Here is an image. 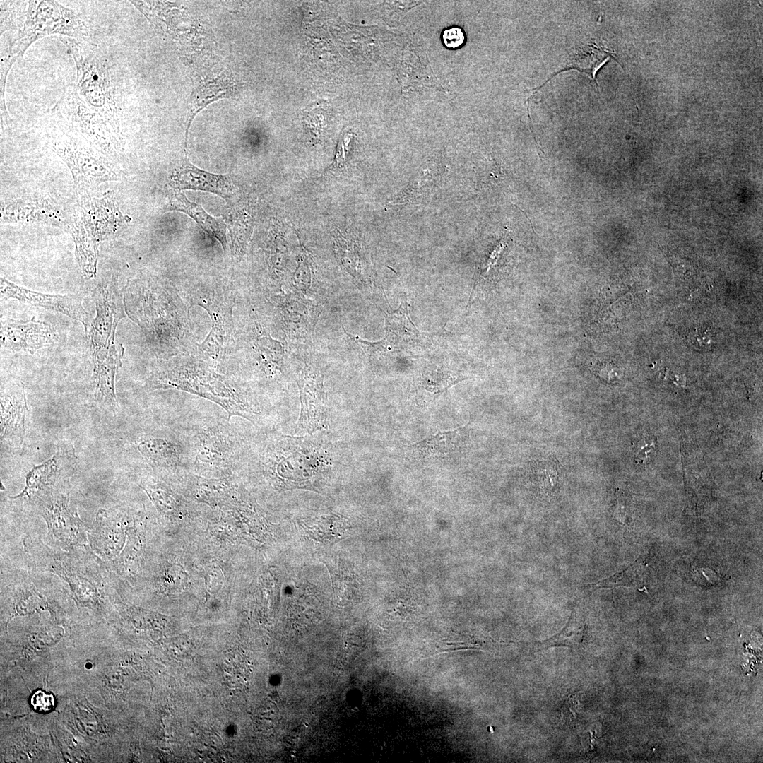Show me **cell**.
I'll return each instance as SVG.
<instances>
[{
  "label": "cell",
  "mask_w": 763,
  "mask_h": 763,
  "mask_svg": "<svg viewBox=\"0 0 763 763\" xmlns=\"http://www.w3.org/2000/svg\"><path fill=\"white\" fill-rule=\"evenodd\" d=\"M165 208V211H177L187 214L205 231L215 237L225 249L227 241L225 226L207 213L200 205L189 201L183 193H172Z\"/></svg>",
  "instance_id": "obj_19"
},
{
  "label": "cell",
  "mask_w": 763,
  "mask_h": 763,
  "mask_svg": "<svg viewBox=\"0 0 763 763\" xmlns=\"http://www.w3.org/2000/svg\"><path fill=\"white\" fill-rule=\"evenodd\" d=\"M1 439L21 444L26 431L28 413L23 384L1 396Z\"/></svg>",
  "instance_id": "obj_15"
},
{
  "label": "cell",
  "mask_w": 763,
  "mask_h": 763,
  "mask_svg": "<svg viewBox=\"0 0 763 763\" xmlns=\"http://www.w3.org/2000/svg\"><path fill=\"white\" fill-rule=\"evenodd\" d=\"M76 67V87L83 100L114 128L118 107L114 100L109 66L99 54L76 39L60 36Z\"/></svg>",
  "instance_id": "obj_4"
},
{
  "label": "cell",
  "mask_w": 763,
  "mask_h": 763,
  "mask_svg": "<svg viewBox=\"0 0 763 763\" xmlns=\"http://www.w3.org/2000/svg\"><path fill=\"white\" fill-rule=\"evenodd\" d=\"M230 91V88H229V84H223L221 82L218 81H215L213 83H208L206 85L200 87V89L198 91L196 95L195 96L194 101L192 102L191 107V111L189 115L188 124L186 131L187 136L188 134V130L189 129L190 124L195 114L206 104L219 97L225 96V95Z\"/></svg>",
  "instance_id": "obj_25"
},
{
  "label": "cell",
  "mask_w": 763,
  "mask_h": 763,
  "mask_svg": "<svg viewBox=\"0 0 763 763\" xmlns=\"http://www.w3.org/2000/svg\"><path fill=\"white\" fill-rule=\"evenodd\" d=\"M59 212L45 202L20 201L8 205L2 211V218L8 222L49 223L57 219Z\"/></svg>",
  "instance_id": "obj_21"
},
{
  "label": "cell",
  "mask_w": 763,
  "mask_h": 763,
  "mask_svg": "<svg viewBox=\"0 0 763 763\" xmlns=\"http://www.w3.org/2000/svg\"><path fill=\"white\" fill-rule=\"evenodd\" d=\"M54 150L69 167L78 188L90 187L111 179V169L105 160L77 142L59 143Z\"/></svg>",
  "instance_id": "obj_11"
},
{
  "label": "cell",
  "mask_w": 763,
  "mask_h": 763,
  "mask_svg": "<svg viewBox=\"0 0 763 763\" xmlns=\"http://www.w3.org/2000/svg\"><path fill=\"white\" fill-rule=\"evenodd\" d=\"M128 522L129 516L120 510L100 509L93 528L88 532L92 549L110 566L115 565L119 557Z\"/></svg>",
  "instance_id": "obj_10"
},
{
  "label": "cell",
  "mask_w": 763,
  "mask_h": 763,
  "mask_svg": "<svg viewBox=\"0 0 763 763\" xmlns=\"http://www.w3.org/2000/svg\"><path fill=\"white\" fill-rule=\"evenodd\" d=\"M59 34L73 39H86L90 29L81 15L56 1H29L23 28L1 57L0 80L6 82L13 64L37 40Z\"/></svg>",
  "instance_id": "obj_3"
},
{
  "label": "cell",
  "mask_w": 763,
  "mask_h": 763,
  "mask_svg": "<svg viewBox=\"0 0 763 763\" xmlns=\"http://www.w3.org/2000/svg\"><path fill=\"white\" fill-rule=\"evenodd\" d=\"M72 454L70 450L58 446L57 453L52 458L34 466L27 473L24 489L12 498L35 500L42 494L54 488V483L65 467V461L71 459Z\"/></svg>",
  "instance_id": "obj_17"
},
{
  "label": "cell",
  "mask_w": 763,
  "mask_h": 763,
  "mask_svg": "<svg viewBox=\"0 0 763 763\" xmlns=\"http://www.w3.org/2000/svg\"><path fill=\"white\" fill-rule=\"evenodd\" d=\"M223 292H190L194 303L208 311L212 320V329L201 345L202 351L211 357L218 355L227 347L231 336V302L230 295Z\"/></svg>",
  "instance_id": "obj_8"
},
{
  "label": "cell",
  "mask_w": 763,
  "mask_h": 763,
  "mask_svg": "<svg viewBox=\"0 0 763 763\" xmlns=\"http://www.w3.org/2000/svg\"><path fill=\"white\" fill-rule=\"evenodd\" d=\"M138 450L154 471L175 476L189 470L187 440L178 435L151 436L142 439Z\"/></svg>",
  "instance_id": "obj_9"
},
{
  "label": "cell",
  "mask_w": 763,
  "mask_h": 763,
  "mask_svg": "<svg viewBox=\"0 0 763 763\" xmlns=\"http://www.w3.org/2000/svg\"><path fill=\"white\" fill-rule=\"evenodd\" d=\"M189 471L206 478L234 476L242 464V444L230 420L211 419L186 438Z\"/></svg>",
  "instance_id": "obj_2"
},
{
  "label": "cell",
  "mask_w": 763,
  "mask_h": 763,
  "mask_svg": "<svg viewBox=\"0 0 763 763\" xmlns=\"http://www.w3.org/2000/svg\"><path fill=\"white\" fill-rule=\"evenodd\" d=\"M1 293L6 297L62 313L87 326L93 318L82 304L79 295H49L30 290L1 278Z\"/></svg>",
  "instance_id": "obj_12"
},
{
  "label": "cell",
  "mask_w": 763,
  "mask_h": 763,
  "mask_svg": "<svg viewBox=\"0 0 763 763\" xmlns=\"http://www.w3.org/2000/svg\"><path fill=\"white\" fill-rule=\"evenodd\" d=\"M613 54L611 52L597 45L596 43L588 44L578 50L564 68L553 74L545 83L562 71L575 69L588 75L598 85L596 74L598 70L609 60Z\"/></svg>",
  "instance_id": "obj_20"
},
{
  "label": "cell",
  "mask_w": 763,
  "mask_h": 763,
  "mask_svg": "<svg viewBox=\"0 0 763 763\" xmlns=\"http://www.w3.org/2000/svg\"><path fill=\"white\" fill-rule=\"evenodd\" d=\"M34 501L47 524L49 543L62 550H70L87 541L90 528L80 519L76 506L69 495L53 488Z\"/></svg>",
  "instance_id": "obj_5"
},
{
  "label": "cell",
  "mask_w": 763,
  "mask_h": 763,
  "mask_svg": "<svg viewBox=\"0 0 763 763\" xmlns=\"http://www.w3.org/2000/svg\"><path fill=\"white\" fill-rule=\"evenodd\" d=\"M32 709L40 714H47L56 706L54 696L44 690H37L32 694L30 700Z\"/></svg>",
  "instance_id": "obj_28"
},
{
  "label": "cell",
  "mask_w": 763,
  "mask_h": 763,
  "mask_svg": "<svg viewBox=\"0 0 763 763\" xmlns=\"http://www.w3.org/2000/svg\"><path fill=\"white\" fill-rule=\"evenodd\" d=\"M96 316L85 327L91 351L114 345L115 332L123 317L122 300L111 285H100L95 290Z\"/></svg>",
  "instance_id": "obj_7"
},
{
  "label": "cell",
  "mask_w": 763,
  "mask_h": 763,
  "mask_svg": "<svg viewBox=\"0 0 763 763\" xmlns=\"http://www.w3.org/2000/svg\"><path fill=\"white\" fill-rule=\"evenodd\" d=\"M124 348L114 344L110 348L92 350L94 398L100 403L117 405L114 380L122 366Z\"/></svg>",
  "instance_id": "obj_14"
},
{
  "label": "cell",
  "mask_w": 763,
  "mask_h": 763,
  "mask_svg": "<svg viewBox=\"0 0 763 763\" xmlns=\"http://www.w3.org/2000/svg\"><path fill=\"white\" fill-rule=\"evenodd\" d=\"M147 384L152 389L182 390L208 399L226 411L228 420L236 415L254 422L260 415L230 379L197 361L162 364L150 374Z\"/></svg>",
  "instance_id": "obj_1"
},
{
  "label": "cell",
  "mask_w": 763,
  "mask_h": 763,
  "mask_svg": "<svg viewBox=\"0 0 763 763\" xmlns=\"http://www.w3.org/2000/svg\"><path fill=\"white\" fill-rule=\"evenodd\" d=\"M690 345L698 350H709L714 345L711 332L709 328H696L687 336Z\"/></svg>",
  "instance_id": "obj_29"
},
{
  "label": "cell",
  "mask_w": 763,
  "mask_h": 763,
  "mask_svg": "<svg viewBox=\"0 0 763 763\" xmlns=\"http://www.w3.org/2000/svg\"><path fill=\"white\" fill-rule=\"evenodd\" d=\"M585 636V628L575 619L574 614L572 616L562 631L556 636L538 644V649L550 646H567L578 649L583 646Z\"/></svg>",
  "instance_id": "obj_24"
},
{
  "label": "cell",
  "mask_w": 763,
  "mask_h": 763,
  "mask_svg": "<svg viewBox=\"0 0 763 763\" xmlns=\"http://www.w3.org/2000/svg\"><path fill=\"white\" fill-rule=\"evenodd\" d=\"M54 336L51 326L35 318L27 321L8 319L1 324V343L13 351L33 354L49 344Z\"/></svg>",
  "instance_id": "obj_13"
},
{
  "label": "cell",
  "mask_w": 763,
  "mask_h": 763,
  "mask_svg": "<svg viewBox=\"0 0 763 763\" xmlns=\"http://www.w3.org/2000/svg\"><path fill=\"white\" fill-rule=\"evenodd\" d=\"M227 218L233 254L239 259L244 254L253 229V218L245 209L230 213Z\"/></svg>",
  "instance_id": "obj_23"
},
{
  "label": "cell",
  "mask_w": 763,
  "mask_h": 763,
  "mask_svg": "<svg viewBox=\"0 0 763 763\" xmlns=\"http://www.w3.org/2000/svg\"><path fill=\"white\" fill-rule=\"evenodd\" d=\"M458 377L454 376L451 372L443 369L429 370L423 374L421 379V385L426 389L433 392H442L454 384L459 382Z\"/></svg>",
  "instance_id": "obj_26"
},
{
  "label": "cell",
  "mask_w": 763,
  "mask_h": 763,
  "mask_svg": "<svg viewBox=\"0 0 763 763\" xmlns=\"http://www.w3.org/2000/svg\"><path fill=\"white\" fill-rule=\"evenodd\" d=\"M656 451V439L653 436H645L634 446V455L637 463H643L651 459Z\"/></svg>",
  "instance_id": "obj_27"
},
{
  "label": "cell",
  "mask_w": 763,
  "mask_h": 763,
  "mask_svg": "<svg viewBox=\"0 0 763 763\" xmlns=\"http://www.w3.org/2000/svg\"><path fill=\"white\" fill-rule=\"evenodd\" d=\"M53 114L67 122L73 129L89 138L96 146L111 153V124L93 109L80 95L76 85H66L61 97L52 109Z\"/></svg>",
  "instance_id": "obj_6"
},
{
  "label": "cell",
  "mask_w": 763,
  "mask_h": 763,
  "mask_svg": "<svg viewBox=\"0 0 763 763\" xmlns=\"http://www.w3.org/2000/svg\"><path fill=\"white\" fill-rule=\"evenodd\" d=\"M442 37L444 45L449 48L460 47L465 39L463 31L458 28H451L444 30Z\"/></svg>",
  "instance_id": "obj_30"
},
{
  "label": "cell",
  "mask_w": 763,
  "mask_h": 763,
  "mask_svg": "<svg viewBox=\"0 0 763 763\" xmlns=\"http://www.w3.org/2000/svg\"><path fill=\"white\" fill-rule=\"evenodd\" d=\"M170 180L175 189L208 191L226 200L230 198L233 191L229 176L212 174L191 165L175 168Z\"/></svg>",
  "instance_id": "obj_16"
},
{
  "label": "cell",
  "mask_w": 763,
  "mask_h": 763,
  "mask_svg": "<svg viewBox=\"0 0 763 763\" xmlns=\"http://www.w3.org/2000/svg\"><path fill=\"white\" fill-rule=\"evenodd\" d=\"M465 427H462L454 430L439 432L409 446L422 456L446 455L458 448Z\"/></svg>",
  "instance_id": "obj_22"
},
{
  "label": "cell",
  "mask_w": 763,
  "mask_h": 763,
  "mask_svg": "<svg viewBox=\"0 0 763 763\" xmlns=\"http://www.w3.org/2000/svg\"><path fill=\"white\" fill-rule=\"evenodd\" d=\"M386 338L399 348L406 350H418L429 347L432 334L418 330L410 319L406 304L390 314L386 320Z\"/></svg>",
  "instance_id": "obj_18"
}]
</instances>
